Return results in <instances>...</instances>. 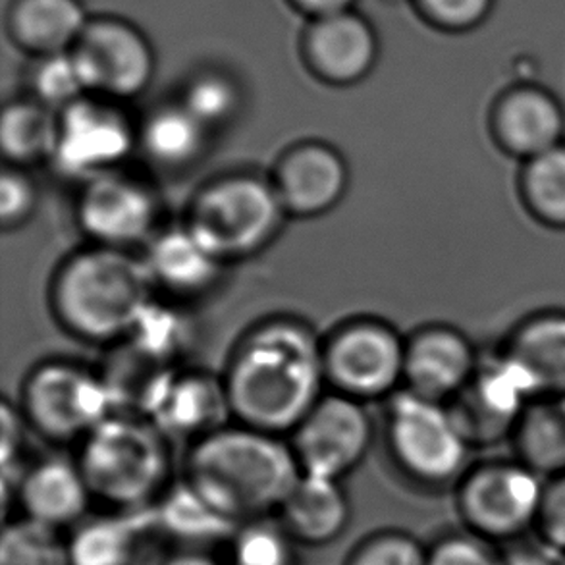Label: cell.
I'll list each match as a JSON object with an SVG mask.
<instances>
[{
    "instance_id": "obj_2",
    "label": "cell",
    "mask_w": 565,
    "mask_h": 565,
    "mask_svg": "<svg viewBox=\"0 0 565 565\" xmlns=\"http://www.w3.org/2000/svg\"><path fill=\"white\" fill-rule=\"evenodd\" d=\"M299 477L282 436L237 423L191 444L185 458V482L234 527L278 512Z\"/></svg>"
},
{
    "instance_id": "obj_38",
    "label": "cell",
    "mask_w": 565,
    "mask_h": 565,
    "mask_svg": "<svg viewBox=\"0 0 565 565\" xmlns=\"http://www.w3.org/2000/svg\"><path fill=\"white\" fill-rule=\"evenodd\" d=\"M497 0H412L420 20L436 30L466 33L492 14Z\"/></svg>"
},
{
    "instance_id": "obj_4",
    "label": "cell",
    "mask_w": 565,
    "mask_h": 565,
    "mask_svg": "<svg viewBox=\"0 0 565 565\" xmlns=\"http://www.w3.org/2000/svg\"><path fill=\"white\" fill-rule=\"evenodd\" d=\"M169 443L153 420L115 413L82 440L77 466L93 498L139 510L154 504L169 481Z\"/></svg>"
},
{
    "instance_id": "obj_5",
    "label": "cell",
    "mask_w": 565,
    "mask_h": 565,
    "mask_svg": "<svg viewBox=\"0 0 565 565\" xmlns=\"http://www.w3.org/2000/svg\"><path fill=\"white\" fill-rule=\"evenodd\" d=\"M288 214L270 177L237 170L199 188L185 228L224 265L252 259L275 242Z\"/></svg>"
},
{
    "instance_id": "obj_12",
    "label": "cell",
    "mask_w": 565,
    "mask_h": 565,
    "mask_svg": "<svg viewBox=\"0 0 565 565\" xmlns=\"http://www.w3.org/2000/svg\"><path fill=\"white\" fill-rule=\"evenodd\" d=\"M161 203L153 188L124 170L82 184L77 195V226L93 245L134 252L157 234Z\"/></svg>"
},
{
    "instance_id": "obj_44",
    "label": "cell",
    "mask_w": 565,
    "mask_h": 565,
    "mask_svg": "<svg viewBox=\"0 0 565 565\" xmlns=\"http://www.w3.org/2000/svg\"><path fill=\"white\" fill-rule=\"evenodd\" d=\"M288 2L301 14L309 15V20L345 12L353 7V0H288Z\"/></svg>"
},
{
    "instance_id": "obj_11",
    "label": "cell",
    "mask_w": 565,
    "mask_h": 565,
    "mask_svg": "<svg viewBox=\"0 0 565 565\" xmlns=\"http://www.w3.org/2000/svg\"><path fill=\"white\" fill-rule=\"evenodd\" d=\"M544 484L531 467L492 463L475 469L459 487V513L473 535L512 541L535 527Z\"/></svg>"
},
{
    "instance_id": "obj_45",
    "label": "cell",
    "mask_w": 565,
    "mask_h": 565,
    "mask_svg": "<svg viewBox=\"0 0 565 565\" xmlns=\"http://www.w3.org/2000/svg\"><path fill=\"white\" fill-rule=\"evenodd\" d=\"M164 565H221L216 559L206 556L203 552L190 551L177 554L172 558L167 559Z\"/></svg>"
},
{
    "instance_id": "obj_31",
    "label": "cell",
    "mask_w": 565,
    "mask_h": 565,
    "mask_svg": "<svg viewBox=\"0 0 565 565\" xmlns=\"http://www.w3.org/2000/svg\"><path fill=\"white\" fill-rule=\"evenodd\" d=\"M154 512L159 513L161 527L167 533L191 543L234 535L237 529L214 512L185 481L169 490Z\"/></svg>"
},
{
    "instance_id": "obj_8",
    "label": "cell",
    "mask_w": 565,
    "mask_h": 565,
    "mask_svg": "<svg viewBox=\"0 0 565 565\" xmlns=\"http://www.w3.org/2000/svg\"><path fill=\"white\" fill-rule=\"evenodd\" d=\"M386 438L392 458L413 481L446 484L466 466L469 443L450 409L407 390L392 399Z\"/></svg>"
},
{
    "instance_id": "obj_25",
    "label": "cell",
    "mask_w": 565,
    "mask_h": 565,
    "mask_svg": "<svg viewBox=\"0 0 565 565\" xmlns=\"http://www.w3.org/2000/svg\"><path fill=\"white\" fill-rule=\"evenodd\" d=\"M498 128L505 143L525 157H539L558 147L564 116L556 100L539 89H520L498 108Z\"/></svg>"
},
{
    "instance_id": "obj_42",
    "label": "cell",
    "mask_w": 565,
    "mask_h": 565,
    "mask_svg": "<svg viewBox=\"0 0 565 565\" xmlns=\"http://www.w3.org/2000/svg\"><path fill=\"white\" fill-rule=\"evenodd\" d=\"M0 423H2V469L4 475L10 473L12 467H18V456L22 450L23 427L28 425L23 419L22 409L12 405L10 399L2 402V412H0Z\"/></svg>"
},
{
    "instance_id": "obj_6",
    "label": "cell",
    "mask_w": 565,
    "mask_h": 565,
    "mask_svg": "<svg viewBox=\"0 0 565 565\" xmlns=\"http://www.w3.org/2000/svg\"><path fill=\"white\" fill-rule=\"evenodd\" d=\"M23 419L54 443L84 440L115 415L99 373L68 361H46L33 369L22 388Z\"/></svg>"
},
{
    "instance_id": "obj_28",
    "label": "cell",
    "mask_w": 565,
    "mask_h": 565,
    "mask_svg": "<svg viewBox=\"0 0 565 565\" xmlns=\"http://www.w3.org/2000/svg\"><path fill=\"white\" fill-rule=\"evenodd\" d=\"M139 352L174 367L193 342V324L180 307L153 299L126 338Z\"/></svg>"
},
{
    "instance_id": "obj_34",
    "label": "cell",
    "mask_w": 565,
    "mask_h": 565,
    "mask_svg": "<svg viewBox=\"0 0 565 565\" xmlns=\"http://www.w3.org/2000/svg\"><path fill=\"white\" fill-rule=\"evenodd\" d=\"M294 543L280 521H249L232 535L230 565H296Z\"/></svg>"
},
{
    "instance_id": "obj_35",
    "label": "cell",
    "mask_w": 565,
    "mask_h": 565,
    "mask_svg": "<svg viewBox=\"0 0 565 565\" xmlns=\"http://www.w3.org/2000/svg\"><path fill=\"white\" fill-rule=\"evenodd\" d=\"M28 84L31 99L54 113H62L64 108L89 95L72 51L35 58L31 64Z\"/></svg>"
},
{
    "instance_id": "obj_37",
    "label": "cell",
    "mask_w": 565,
    "mask_h": 565,
    "mask_svg": "<svg viewBox=\"0 0 565 565\" xmlns=\"http://www.w3.org/2000/svg\"><path fill=\"white\" fill-rule=\"evenodd\" d=\"M348 565H428V551L415 536L384 531L365 539Z\"/></svg>"
},
{
    "instance_id": "obj_19",
    "label": "cell",
    "mask_w": 565,
    "mask_h": 565,
    "mask_svg": "<svg viewBox=\"0 0 565 565\" xmlns=\"http://www.w3.org/2000/svg\"><path fill=\"white\" fill-rule=\"evenodd\" d=\"M473 373L471 348L454 330L433 327L405 342L404 384L415 396L443 402L459 394Z\"/></svg>"
},
{
    "instance_id": "obj_24",
    "label": "cell",
    "mask_w": 565,
    "mask_h": 565,
    "mask_svg": "<svg viewBox=\"0 0 565 565\" xmlns=\"http://www.w3.org/2000/svg\"><path fill=\"white\" fill-rule=\"evenodd\" d=\"M209 134L203 124L178 100L157 107L138 128V147L157 169L178 172L198 164L206 147Z\"/></svg>"
},
{
    "instance_id": "obj_10",
    "label": "cell",
    "mask_w": 565,
    "mask_h": 565,
    "mask_svg": "<svg viewBox=\"0 0 565 565\" xmlns=\"http://www.w3.org/2000/svg\"><path fill=\"white\" fill-rule=\"evenodd\" d=\"M72 54L87 93L116 103L147 92L157 70L146 33L115 15L92 18Z\"/></svg>"
},
{
    "instance_id": "obj_27",
    "label": "cell",
    "mask_w": 565,
    "mask_h": 565,
    "mask_svg": "<svg viewBox=\"0 0 565 565\" xmlns=\"http://www.w3.org/2000/svg\"><path fill=\"white\" fill-rule=\"evenodd\" d=\"M138 551V525L124 515L82 521L70 536L72 565H131Z\"/></svg>"
},
{
    "instance_id": "obj_18",
    "label": "cell",
    "mask_w": 565,
    "mask_h": 565,
    "mask_svg": "<svg viewBox=\"0 0 565 565\" xmlns=\"http://www.w3.org/2000/svg\"><path fill=\"white\" fill-rule=\"evenodd\" d=\"M149 419L169 440L188 438L191 444L228 427L232 412L222 376L177 371Z\"/></svg>"
},
{
    "instance_id": "obj_20",
    "label": "cell",
    "mask_w": 565,
    "mask_h": 565,
    "mask_svg": "<svg viewBox=\"0 0 565 565\" xmlns=\"http://www.w3.org/2000/svg\"><path fill=\"white\" fill-rule=\"evenodd\" d=\"M143 259L154 290L178 299L199 298L213 290L226 267L184 224L157 232L147 244Z\"/></svg>"
},
{
    "instance_id": "obj_41",
    "label": "cell",
    "mask_w": 565,
    "mask_h": 565,
    "mask_svg": "<svg viewBox=\"0 0 565 565\" xmlns=\"http://www.w3.org/2000/svg\"><path fill=\"white\" fill-rule=\"evenodd\" d=\"M536 527L541 529L544 543L565 554V473L556 475L544 484Z\"/></svg>"
},
{
    "instance_id": "obj_17",
    "label": "cell",
    "mask_w": 565,
    "mask_h": 565,
    "mask_svg": "<svg viewBox=\"0 0 565 565\" xmlns=\"http://www.w3.org/2000/svg\"><path fill=\"white\" fill-rule=\"evenodd\" d=\"M14 492L25 520L56 531L82 523L93 498L77 461L64 458L43 459L22 471Z\"/></svg>"
},
{
    "instance_id": "obj_43",
    "label": "cell",
    "mask_w": 565,
    "mask_h": 565,
    "mask_svg": "<svg viewBox=\"0 0 565 565\" xmlns=\"http://www.w3.org/2000/svg\"><path fill=\"white\" fill-rule=\"evenodd\" d=\"M562 556V552L544 541L539 544H518L504 554V565H559Z\"/></svg>"
},
{
    "instance_id": "obj_46",
    "label": "cell",
    "mask_w": 565,
    "mask_h": 565,
    "mask_svg": "<svg viewBox=\"0 0 565 565\" xmlns=\"http://www.w3.org/2000/svg\"><path fill=\"white\" fill-rule=\"evenodd\" d=\"M559 565H565V554H564V556H562V564H559Z\"/></svg>"
},
{
    "instance_id": "obj_13",
    "label": "cell",
    "mask_w": 565,
    "mask_h": 565,
    "mask_svg": "<svg viewBox=\"0 0 565 565\" xmlns=\"http://www.w3.org/2000/svg\"><path fill=\"white\" fill-rule=\"evenodd\" d=\"M373 423L365 404L329 392L291 433V450L301 473L342 479L367 456Z\"/></svg>"
},
{
    "instance_id": "obj_3",
    "label": "cell",
    "mask_w": 565,
    "mask_h": 565,
    "mask_svg": "<svg viewBox=\"0 0 565 565\" xmlns=\"http://www.w3.org/2000/svg\"><path fill=\"white\" fill-rule=\"evenodd\" d=\"M143 255L92 245L56 268L49 303L54 319L85 344L124 342L154 299Z\"/></svg>"
},
{
    "instance_id": "obj_22",
    "label": "cell",
    "mask_w": 565,
    "mask_h": 565,
    "mask_svg": "<svg viewBox=\"0 0 565 565\" xmlns=\"http://www.w3.org/2000/svg\"><path fill=\"white\" fill-rule=\"evenodd\" d=\"M89 20L82 0H12L7 30L18 49L39 58L72 51Z\"/></svg>"
},
{
    "instance_id": "obj_15",
    "label": "cell",
    "mask_w": 565,
    "mask_h": 565,
    "mask_svg": "<svg viewBox=\"0 0 565 565\" xmlns=\"http://www.w3.org/2000/svg\"><path fill=\"white\" fill-rule=\"evenodd\" d=\"M541 392L535 376L513 355L473 373L450 409L467 443L497 440L525 415L529 397Z\"/></svg>"
},
{
    "instance_id": "obj_36",
    "label": "cell",
    "mask_w": 565,
    "mask_h": 565,
    "mask_svg": "<svg viewBox=\"0 0 565 565\" xmlns=\"http://www.w3.org/2000/svg\"><path fill=\"white\" fill-rule=\"evenodd\" d=\"M525 190L543 218L565 224V147L558 146L531 159Z\"/></svg>"
},
{
    "instance_id": "obj_23",
    "label": "cell",
    "mask_w": 565,
    "mask_h": 565,
    "mask_svg": "<svg viewBox=\"0 0 565 565\" xmlns=\"http://www.w3.org/2000/svg\"><path fill=\"white\" fill-rule=\"evenodd\" d=\"M99 375L110 394L115 413L149 419L172 376L177 375V367L149 358L124 340L110 348Z\"/></svg>"
},
{
    "instance_id": "obj_7",
    "label": "cell",
    "mask_w": 565,
    "mask_h": 565,
    "mask_svg": "<svg viewBox=\"0 0 565 565\" xmlns=\"http://www.w3.org/2000/svg\"><path fill=\"white\" fill-rule=\"evenodd\" d=\"M322 365L330 392L367 404L404 384L405 340L381 319H352L322 340Z\"/></svg>"
},
{
    "instance_id": "obj_33",
    "label": "cell",
    "mask_w": 565,
    "mask_h": 565,
    "mask_svg": "<svg viewBox=\"0 0 565 565\" xmlns=\"http://www.w3.org/2000/svg\"><path fill=\"white\" fill-rule=\"evenodd\" d=\"M0 565H72L68 541L61 531L22 518L2 531Z\"/></svg>"
},
{
    "instance_id": "obj_1",
    "label": "cell",
    "mask_w": 565,
    "mask_h": 565,
    "mask_svg": "<svg viewBox=\"0 0 565 565\" xmlns=\"http://www.w3.org/2000/svg\"><path fill=\"white\" fill-rule=\"evenodd\" d=\"M222 382L234 423L291 435L324 396L322 340L294 317L263 321L237 342Z\"/></svg>"
},
{
    "instance_id": "obj_26",
    "label": "cell",
    "mask_w": 565,
    "mask_h": 565,
    "mask_svg": "<svg viewBox=\"0 0 565 565\" xmlns=\"http://www.w3.org/2000/svg\"><path fill=\"white\" fill-rule=\"evenodd\" d=\"M58 139V113L35 99L8 103L0 118V149L8 167L28 169L53 161Z\"/></svg>"
},
{
    "instance_id": "obj_16",
    "label": "cell",
    "mask_w": 565,
    "mask_h": 565,
    "mask_svg": "<svg viewBox=\"0 0 565 565\" xmlns=\"http://www.w3.org/2000/svg\"><path fill=\"white\" fill-rule=\"evenodd\" d=\"M376 31L363 15L345 10L309 20L301 56L315 79L332 87L360 84L379 61Z\"/></svg>"
},
{
    "instance_id": "obj_29",
    "label": "cell",
    "mask_w": 565,
    "mask_h": 565,
    "mask_svg": "<svg viewBox=\"0 0 565 565\" xmlns=\"http://www.w3.org/2000/svg\"><path fill=\"white\" fill-rule=\"evenodd\" d=\"M513 358L535 376L541 392H565V319L548 317L521 330Z\"/></svg>"
},
{
    "instance_id": "obj_32",
    "label": "cell",
    "mask_w": 565,
    "mask_h": 565,
    "mask_svg": "<svg viewBox=\"0 0 565 565\" xmlns=\"http://www.w3.org/2000/svg\"><path fill=\"white\" fill-rule=\"evenodd\" d=\"M180 103L206 130L232 122L244 107V92L234 77L222 70H201L185 84Z\"/></svg>"
},
{
    "instance_id": "obj_39",
    "label": "cell",
    "mask_w": 565,
    "mask_h": 565,
    "mask_svg": "<svg viewBox=\"0 0 565 565\" xmlns=\"http://www.w3.org/2000/svg\"><path fill=\"white\" fill-rule=\"evenodd\" d=\"M39 191L25 170L7 167L0 177V226L4 232L22 228L38 211Z\"/></svg>"
},
{
    "instance_id": "obj_21",
    "label": "cell",
    "mask_w": 565,
    "mask_h": 565,
    "mask_svg": "<svg viewBox=\"0 0 565 565\" xmlns=\"http://www.w3.org/2000/svg\"><path fill=\"white\" fill-rule=\"evenodd\" d=\"M278 513L296 543L324 546L348 527L350 502L338 479L301 473Z\"/></svg>"
},
{
    "instance_id": "obj_30",
    "label": "cell",
    "mask_w": 565,
    "mask_h": 565,
    "mask_svg": "<svg viewBox=\"0 0 565 565\" xmlns=\"http://www.w3.org/2000/svg\"><path fill=\"white\" fill-rule=\"evenodd\" d=\"M520 451L536 473H565V397L535 405L521 417Z\"/></svg>"
},
{
    "instance_id": "obj_9",
    "label": "cell",
    "mask_w": 565,
    "mask_h": 565,
    "mask_svg": "<svg viewBox=\"0 0 565 565\" xmlns=\"http://www.w3.org/2000/svg\"><path fill=\"white\" fill-rule=\"evenodd\" d=\"M138 147V128L116 100L85 95L58 113V139L53 167L79 184L122 164Z\"/></svg>"
},
{
    "instance_id": "obj_40",
    "label": "cell",
    "mask_w": 565,
    "mask_h": 565,
    "mask_svg": "<svg viewBox=\"0 0 565 565\" xmlns=\"http://www.w3.org/2000/svg\"><path fill=\"white\" fill-rule=\"evenodd\" d=\"M428 565H504V556L482 536L450 535L428 551Z\"/></svg>"
},
{
    "instance_id": "obj_14",
    "label": "cell",
    "mask_w": 565,
    "mask_h": 565,
    "mask_svg": "<svg viewBox=\"0 0 565 565\" xmlns=\"http://www.w3.org/2000/svg\"><path fill=\"white\" fill-rule=\"evenodd\" d=\"M270 180L288 216L319 218L342 203L350 188V169L338 149L309 139L278 157Z\"/></svg>"
}]
</instances>
